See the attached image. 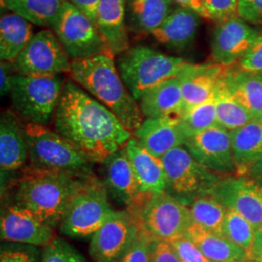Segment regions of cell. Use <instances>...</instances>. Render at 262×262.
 I'll list each match as a JSON object with an SVG mask.
<instances>
[{
    "mask_svg": "<svg viewBox=\"0 0 262 262\" xmlns=\"http://www.w3.org/2000/svg\"><path fill=\"white\" fill-rule=\"evenodd\" d=\"M41 249L28 244L2 241L0 262H42Z\"/></svg>",
    "mask_w": 262,
    "mask_h": 262,
    "instance_id": "36",
    "label": "cell"
},
{
    "mask_svg": "<svg viewBox=\"0 0 262 262\" xmlns=\"http://www.w3.org/2000/svg\"><path fill=\"white\" fill-rule=\"evenodd\" d=\"M42 262H90L75 247L56 236L42 249Z\"/></svg>",
    "mask_w": 262,
    "mask_h": 262,
    "instance_id": "35",
    "label": "cell"
},
{
    "mask_svg": "<svg viewBox=\"0 0 262 262\" xmlns=\"http://www.w3.org/2000/svg\"><path fill=\"white\" fill-rule=\"evenodd\" d=\"M72 60L51 29L36 32L12 63L16 74L33 77L69 73Z\"/></svg>",
    "mask_w": 262,
    "mask_h": 262,
    "instance_id": "11",
    "label": "cell"
},
{
    "mask_svg": "<svg viewBox=\"0 0 262 262\" xmlns=\"http://www.w3.org/2000/svg\"><path fill=\"white\" fill-rule=\"evenodd\" d=\"M66 0H1L2 7L43 28H53Z\"/></svg>",
    "mask_w": 262,
    "mask_h": 262,
    "instance_id": "30",
    "label": "cell"
},
{
    "mask_svg": "<svg viewBox=\"0 0 262 262\" xmlns=\"http://www.w3.org/2000/svg\"><path fill=\"white\" fill-rule=\"evenodd\" d=\"M68 76L108 108L130 132L139 128L144 121L139 104L123 83L114 56L99 55L73 60Z\"/></svg>",
    "mask_w": 262,
    "mask_h": 262,
    "instance_id": "3",
    "label": "cell"
},
{
    "mask_svg": "<svg viewBox=\"0 0 262 262\" xmlns=\"http://www.w3.org/2000/svg\"><path fill=\"white\" fill-rule=\"evenodd\" d=\"M187 63L182 57L143 45L129 48L116 61L123 83L137 101L151 88L177 77Z\"/></svg>",
    "mask_w": 262,
    "mask_h": 262,
    "instance_id": "5",
    "label": "cell"
},
{
    "mask_svg": "<svg viewBox=\"0 0 262 262\" xmlns=\"http://www.w3.org/2000/svg\"><path fill=\"white\" fill-rule=\"evenodd\" d=\"M131 214L152 239L166 242L186 236L193 225L189 206L167 192L150 195Z\"/></svg>",
    "mask_w": 262,
    "mask_h": 262,
    "instance_id": "9",
    "label": "cell"
},
{
    "mask_svg": "<svg viewBox=\"0 0 262 262\" xmlns=\"http://www.w3.org/2000/svg\"><path fill=\"white\" fill-rule=\"evenodd\" d=\"M230 134L237 175L246 176L262 158V122L254 119Z\"/></svg>",
    "mask_w": 262,
    "mask_h": 262,
    "instance_id": "26",
    "label": "cell"
},
{
    "mask_svg": "<svg viewBox=\"0 0 262 262\" xmlns=\"http://www.w3.org/2000/svg\"><path fill=\"white\" fill-rule=\"evenodd\" d=\"M55 229L27 208L13 201H2L0 237L3 242L44 248L56 237Z\"/></svg>",
    "mask_w": 262,
    "mask_h": 262,
    "instance_id": "14",
    "label": "cell"
},
{
    "mask_svg": "<svg viewBox=\"0 0 262 262\" xmlns=\"http://www.w3.org/2000/svg\"><path fill=\"white\" fill-rule=\"evenodd\" d=\"M96 28L106 41L113 56L129 49L125 0H100Z\"/></svg>",
    "mask_w": 262,
    "mask_h": 262,
    "instance_id": "22",
    "label": "cell"
},
{
    "mask_svg": "<svg viewBox=\"0 0 262 262\" xmlns=\"http://www.w3.org/2000/svg\"><path fill=\"white\" fill-rule=\"evenodd\" d=\"M24 124L28 143V165L80 179L94 176V163L56 130H51L45 125Z\"/></svg>",
    "mask_w": 262,
    "mask_h": 262,
    "instance_id": "4",
    "label": "cell"
},
{
    "mask_svg": "<svg viewBox=\"0 0 262 262\" xmlns=\"http://www.w3.org/2000/svg\"><path fill=\"white\" fill-rule=\"evenodd\" d=\"M89 179L34 168L28 164L20 170L13 184L1 189V194L13 188V202L27 208L54 228H58L69 204Z\"/></svg>",
    "mask_w": 262,
    "mask_h": 262,
    "instance_id": "2",
    "label": "cell"
},
{
    "mask_svg": "<svg viewBox=\"0 0 262 262\" xmlns=\"http://www.w3.org/2000/svg\"><path fill=\"white\" fill-rule=\"evenodd\" d=\"M179 6L187 7L190 9L194 10L202 18L207 19L206 13L203 7L202 0H173Z\"/></svg>",
    "mask_w": 262,
    "mask_h": 262,
    "instance_id": "45",
    "label": "cell"
},
{
    "mask_svg": "<svg viewBox=\"0 0 262 262\" xmlns=\"http://www.w3.org/2000/svg\"><path fill=\"white\" fill-rule=\"evenodd\" d=\"M52 29L72 61L99 55L114 56L94 21L69 0Z\"/></svg>",
    "mask_w": 262,
    "mask_h": 262,
    "instance_id": "10",
    "label": "cell"
},
{
    "mask_svg": "<svg viewBox=\"0 0 262 262\" xmlns=\"http://www.w3.org/2000/svg\"><path fill=\"white\" fill-rule=\"evenodd\" d=\"M138 104L144 120L166 117L180 118L184 113L180 80L174 77L157 84L143 94Z\"/></svg>",
    "mask_w": 262,
    "mask_h": 262,
    "instance_id": "23",
    "label": "cell"
},
{
    "mask_svg": "<svg viewBox=\"0 0 262 262\" xmlns=\"http://www.w3.org/2000/svg\"><path fill=\"white\" fill-rule=\"evenodd\" d=\"M102 182L115 202L135 213L150 196L143 192L124 147L101 163Z\"/></svg>",
    "mask_w": 262,
    "mask_h": 262,
    "instance_id": "15",
    "label": "cell"
},
{
    "mask_svg": "<svg viewBox=\"0 0 262 262\" xmlns=\"http://www.w3.org/2000/svg\"><path fill=\"white\" fill-rule=\"evenodd\" d=\"M14 72L11 62L1 61L0 63V92L1 96H6L11 93Z\"/></svg>",
    "mask_w": 262,
    "mask_h": 262,
    "instance_id": "43",
    "label": "cell"
},
{
    "mask_svg": "<svg viewBox=\"0 0 262 262\" xmlns=\"http://www.w3.org/2000/svg\"><path fill=\"white\" fill-rule=\"evenodd\" d=\"M149 262H180L171 244L152 239L150 244Z\"/></svg>",
    "mask_w": 262,
    "mask_h": 262,
    "instance_id": "41",
    "label": "cell"
},
{
    "mask_svg": "<svg viewBox=\"0 0 262 262\" xmlns=\"http://www.w3.org/2000/svg\"><path fill=\"white\" fill-rule=\"evenodd\" d=\"M124 149L143 192L150 195L166 192L165 171L161 159L145 150L133 136Z\"/></svg>",
    "mask_w": 262,
    "mask_h": 262,
    "instance_id": "24",
    "label": "cell"
},
{
    "mask_svg": "<svg viewBox=\"0 0 262 262\" xmlns=\"http://www.w3.org/2000/svg\"><path fill=\"white\" fill-rule=\"evenodd\" d=\"M151 241L152 238L140 226V230L129 251L121 262H149Z\"/></svg>",
    "mask_w": 262,
    "mask_h": 262,
    "instance_id": "39",
    "label": "cell"
},
{
    "mask_svg": "<svg viewBox=\"0 0 262 262\" xmlns=\"http://www.w3.org/2000/svg\"><path fill=\"white\" fill-rule=\"evenodd\" d=\"M28 162V143L25 124L12 109L0 117V169L1 181L12 179V174L25 168Z\"/></svg>",
    "mask_w": 262,
    "mask_h": 262,
    "instance_id": "19",
    "label": "cell"
},
{
    "mask_svg": "<svg viewBox=\"0 0 262 262\" xmlns=\"http://www.w3.org/2000/svg\"><path fill=\"white\" fill-rule=\"evenodd\" d=\"M210 262H244L249 254L224 235L217 234L192 225L187 233Z\"/></svg>",
    "mask_w": 262,
    "mask_h": 262,
    "instance_id": "28",
    "label": "cell"
},
{
    "mask_svg": "<svg viewBox=\"0 0 262 262\" xmlns=\"http://www.w3.org/2000/svg\"><path fill=\"white\" fill-rule=\"evenodd\" d=\"M239 18L249 24H262V0H239Z\"/></svg>",
    "mask_w": 262,
    "mask_h": 262,
    "instance_id": "42",
    "label": "cell"
},
{
    "mask_svg": "<svg viewBox=\"0 0 262 262\" xmlns=\"http://www.w3.org/2000/svg\"><path fill=\"white\" fill-rule=\"evenodd\" d=\"M180 118L191 136L217 125L214 97L187 110Z\"/></svg>",
    "mask_w": 262,
    "mask_h": 262,
    "instance_id": "34",
    "label": "cell"
},
{
    "mask_svg": "<svg viewBox=\"0 0 262 262\" xmlns=\"http://www.w3.org/2000/svg\"><path fill=\"white\" fill-rule=\"evenodd\" d=\"M140 230L136 217L126 209L115 211L92 237L89 253L94 262H121Z\"/></svg>",
    "mask_w": 262,
    "mask_h": 262,
    "instance_id": "12",
    "label": "cell"
},
{
    "mask_svg": "<svg viewBox=\"0 0 262 262\" xmlns=\"http://www.w3.org/2000/svg\"><path fill=\"white\" fill-rule=\"evenodd\" d=\"M133 137L152 156L161 159L165 154L185 146L191 137L178 117L145 119Z\"/></svg>",
    "mask_w": 262,
    "mask_h": 262,
    "instance_id": "18",
    "label": "cell"
},
{
    "mask_svg": "<svg viewBox=\"0 0 262 262\" xmlns=\"http://www.w3.org/2000/svg\"><path fill=\"white\" fill-rule=\"evenodd\" d=\"M259 121L262 122V116L260 117V119H259Z\"/></svg>",
    "mask_w": 262,
    "mask_h": 262,
    "instance_id": "50",
    "label": "cell"
},
{
    "mask_svg": "<svg viewBox=\"0 0 262 262\" xmlns=\"http://www.w3.org/2000/svg\"><path fill=\"white\" fill-rule=\"evenodd\" d=\"M222 79L237 100L254 119L259 120L262 116V72L237 71L227 67Z\"/></svg>",
    "mask_w": 262,
    "mask_h": 262,
    "instance_id": "27",
    "label": "cell"
},
{
    "mask_svg": "<svg viewBox=\"0 0 262 262\" xmlns=\"http://www.w3.org/2000/svg\"><path fill=\"white\" fill-rule=\"evenodd\" d=\"M240 69L251 72H262V34L253 41L249 50L239 60Z\"/></svg>",
    "mask_w": 262,
    "mask_h": 262,
    "instance_id": "40",
    "label": "cell"
},
{
    "mask_svg": "<svg viewBox=\"0 0 262 262\" xmlns=\"http://www.w3.org/2000/svg\"><path fill=\"white\" fill-rule=\"evenodd\" d=\"M109 197L102 180H86L67 208L59 232L71 239H91L115 212Z\"/></svg>",
    "mask_w": 262,
    "mask_h": 262,
    "instance_id": "7",
    "label": "cell"
},
{
    "mask_svg": "<svg viewBox=\"0 0 262 262\" xmlns=\"http://www.w3.org/2000/svg\"><path fill=\"white\" fill-rule=\"evenodd\" d=\"M260 32L241 19L219 23L211 39V56L214 63L229 67L239 61Z\"/></svg>",
    "mask_w": 262,
    "mask_h": 262,
    "instance_id": "17",
    "label": "cell"
},
{
    "mask_svg": "<svg viewBox=\"0 0 262 262\" xmlns=\"http://www.w3.org/2000/svg\"><path fill=\"white\" fill-rule=\"evenodd\" d=\"M35 33L33 25L19 15L10 13L0 19V58L13 63Z\"/></svg>",
    "mask_w": 262,
    "mask_h": 262,
    "instance_id": "29",
    "label": "cell"
},
{
    "mask_svg": "<svg viewBox=\"0 0 262 262\" xmlns=\"http://www.w3.org/2000/svg\"><path fill=\"white\" fill-rule=\"evenodd\" d=\"M201 16L194 10L179 6L151 35L165 47L184 51L196 39Z\"/></svg>",
    "mask_w": 262,
    "mask_h": 262,
    "instance_id": "21",
    "label": "cell"
},
{
    "mask_svg": "<svg viewBox=\"0 0 262 262\" xmlns=\"http://www.w3.org/2000/svg\"><path fill=\"white\" fill-rule=\"evenodd\" d=\"M213 97L217 125L228 131H233L254 120L253 116L226 88L222 78L216 84Z\"/></svg>",
    "mask_w": 262,
    "mask_h": 262,
    "instance_id": "31",
    "label": "cell"
},
{
    "mask_svg": "<svg viewBox=\"0 0 262 262\" xmlns=\"http://www.w3.org/2000/svg\"><path fill=\"white\" fill-rule=\"evenodd\" d=\"M185 147L200 164L215 174L237 175L230 131L215 125L191 136Z\"/></svg>",
    "mask_w": 262,
    "mask_h": 262,
    "instance_id": "16",
    "label": "cell"
},
{
    "mask_svg": "<svg viewBox=\"0 0 262 262\" xmlns=\"http://www.w3.org/2000/svg\"><path fill=\"white\" fill-rule=\"evenodd\" d=\"M169 243L177 254L180 262H210L196 244L187 235Z\"/></svg>",
    "mask_w": 262,
    "mask_h": 262,
    "instance_id": "38",
    "label": "cell"
},
{
    "mask_svg": "<svg viewBox=\"0 0 262 262\" xmlns=\"http://www.w3.org/2000/svg\"><path fill=\"white\" fill-rule=\"evenodd\" d=\"M193 225L205 230L223 235L227 209L211 194L197 196L189 205Z\"/></svg>",
    "mask_w": 262,
    "mask_h": 262,
    "instance_id": "32",
    "label": "cell"
},
{
    "mask_svg": "<svg viewBox=\"0 0 262 262\" xmlns=\"http://www.w3.org/2000/svg\"><path fill=\"white\" fill-rule=\"evenodd\" d=\"M66 83L61 75L14 74L10 93L12 110L24 123L48 126L55 120Z\"/></svg>",
    "mask_w": 262,
    "mask_h": 262,
    "instance_id": "6",
    "label": "cell"
},
{
    "mask_svg": "<svg viewBox=\"0 0 262 262\" xmlns=\"http://www.w3.org/2000/svg\"><path fill=\"white\" fill-rule=\"evenodd\" d=\"M254 234L255 228L247 219L234 211L227 210L223 226V235L232 243L243 249L249 254L250 260L253 251Z\"/></svg>",
    "mask_w": 262,
    "mask_h": 262,
    "instance_id": "33",
    "label": "cell"
},
{
    "mask_svg": "<svg viewBox=\"0 0 262 262\" xmlns=\"http://www.w3.org/2000/svg\"><path fill=\"white\" fill-rule=\"evenodd\" d=\"M209 194L227 210L247 219L254 228L262 224V185L249 176H222Z\"/></svg>",
    "mask_w": 262,
    "mask_h": 262,
    "instance_id": "13",
    "label": "cell"
},
{
    "mask_svg": "<svg viewBox=\"0 0 262 262\" xmlns=\"http://www.w3.org/2000/svg\"><path fill=\"white\" fill-rule=\"evenodd\" d=\"M253 261L254 262H262V256H258V257H256V258H254Z\"/></svg>",
    "mask_w": 262,
    "mask_h": 262,
    "instance_id": "48",
    "label": "cell"
},
{
    "mask_svg": "<svg viewBox=\"0 0 262 262\" xmlns=\"http://www.w3.org/2000/svg\"><path fill=\"white\" fill-rule=\"evenodd\" d=\"M258 256H262V224L257 228H255L251 260H253L254 258H256Z\"/></svg>",
    "mask_w": 262,
    "mask_h": 262,
    "instance_id": "46",
    "label": "cell"
},
{
    "mask_svg": "<svg viewBox=\"0 0 262 262\" xmlns=\"http://www.w3.org/2000/svg\"><path fill=\"white\" fill-rule=\"evenodd\" d=\"M246 176H249L250 178L253 179L262 185V158L249 170Z\"/></svg>",
    "mask_w": 262,
    "mask_h": 262,
    "instance_id": "47",
    "label": "cell"
},
{
    "mask_svg": "<svg viewBox=\"0 0 262 262\" xmlns=\"http://www.w3.org/2000/svg\"><path fill=\"white\" fill-rule=\"evenodd\" d=\"M77 9L84 13L96 26V15L100 0H69Z\"/></svg>",
    "mask_w": 262,
    "mask_h": 262,
    "instance_id": "44",
    "label": "cell"
},
{
    "mask_svg": "<svg viewBox=\"0 0 262 262\" xmlns=\"http://www.w3.org/2000/svg\"><path fill=\"white\" fill-rule=\"evenodd\" d=\"M166 178V192L187 206L199 195L209 194L223 175L215 174L194 159L185 146L161 158Z\"/></svg>",
    "mask_w": 262,
    "mask_h": 262,
    "instance_id": "8",
    "label": "cell"
},
{
    "mask_svg": "<svg viewBox=\"0 0 262 262\" xmlns=\"http://www.w3.org/2000/svg\"><path fill=\"white\" fill-rule=\"evenodd\" d=\"M173 0H125L126 25L138 35L152 34L174 11Z\"/></svg>",
    "mask_w": 262,
    "mask_h": 262,
    "instance_id": "25",
    "label": "cell"
},
{
    "mask_svg": "<svg viewBox=\"0 0 262 262\" xmlns=\"http://www.w3.org/2000/svg\"><path fill=\"white\" fill-rule=\"evenodd\" d=\"M227 67L220 64L187 63L177 76L182 89L184 113L211 99ZM183 113V114H184Z\"/></svg>",
    "mask_w": 262,
    "mask_h": 262,
    "instance_id": "20",
    "label": "cell"
},
{
    "mask_svg": "<svg viewBox=\"0 0 262 262\" xmlns=\"http://www.w3.org/2000/svg\"><path fill=\"white\" fill-rule=\"evenodd\" d=\"M54 127L94 164H101L133 136L108 108L70 79L66 80Z\"/></svg>",
    "mask_w": 262,
    "mask_h": 262,
    "instance_id": "1",
    "label": "cell"
},
{
    "mask_svg": "<svg viewBox=\"0 0 262 262\" xmlns=\"http://www.w3.org/2000/svg\"><path fill=\"white\" fill-rule=\"evenodd\" d=\"M207 19L219 23L239 18V0H202Z\"/></svg>",
    "mask_w": 262,
    "mask_h": 262,
    "instance_id": "37",
    "label": "cell"
},
{
    "mask_svg": "<svg viewBox=\"0 0 262 262\" xmlns=\"http://www.w3.org/2000/svg\"><path fill=\"white\" fill-rule=\"evenodd\" d=\"M244 262H254V261H253V260H247V261H244Z\"/></svg>",
    "mask_w": 262,
    "mask_h": 262,
    "instance_id": "49",
    "label": "cell"
}]
</instances>
